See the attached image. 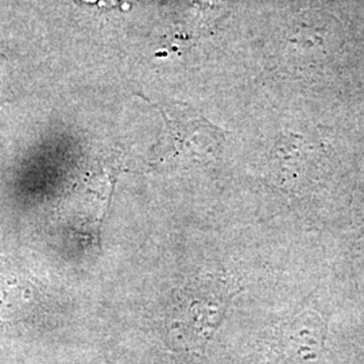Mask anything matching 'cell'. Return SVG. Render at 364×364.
Segmentation results:
<instances>
[{
    "mask_svg": "<svg viewBox=\"0 0 364 364\" xmlns=\"http://www.w3.org/2000/svg\"><path fill=\"white\" fill-rule=\"evenodd\" d=\"M164 117L166 129L156 150V165L198 166L218 161L225 134L189 105L153 103Z\"/></svg>",
    "mask_w": 364,
    "mask_h": 364,
    "instance_id": "7a4b0ae2",
    "label": "cell"
},
{
    "mask_svg": "<svg viewBox=\"0 0 364 364\" xmlns=\"http://www.w3.org/2000/svg\"><path fill=\"white\" fill-rule=\"evenodd\" d=\"M242 287L230 275L210 274L182 287L171 311L170 328L182 347L203 355Z\"/></svg>",
    "mask_w": 364,
    "mask_h": 364,
    "instance_id": "6da1fadb",
    "label": "cell"
},
{
    "mask_svg": "<svg viewBox=\"0 0 364 364\" xmlns=\"http://www.w3.org/2000/svg\"><path fill=\"white\" fill-rule=\"evenodd\" d=\"M326 324L314 311H305L277 329L275 350L279 364H323Z\"/></svg>",
    "mask_w": 364,
    "mask_h": 364,
    "instance_id": "3957f363",
    "label": "cell"
}]
</instances>
